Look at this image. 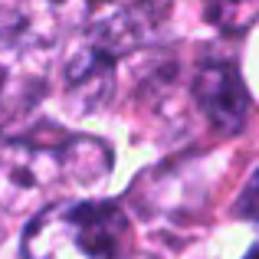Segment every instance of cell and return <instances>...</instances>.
<instances>
[{
	"instance_id": "cell-1",
	"label": "cell",
	"mask_w": 259,
	"mask_h": 259,
	"mask_svg": "<svg viewBox=\"0 0 259 259\" xmlns=\"http://www.w3.org/2000/svg\"><path fill=\"white\" fill-rule=\"evenodd\" d=\"M115 154L95 135H72L59 125H36L0 148V203L7 210L43 207L53 190L99 184L112 174Z\"/></svg>"
},
{
	"instance_id": "cell-2",
	"label": "cell",
	"mask_w": 259,
	"mask_h": 259,
	"mask_svg": "<svg viewBox=\"0 0 259 259\" xmlns=\"http://www.w3.org/2000/svg\"><path fill=\"white\" fill-rule=\"evenodd\" d=\"M23 259H132L128 217L108 200H63L39 207L20 243Z\"/></svg>"
},
{
	"instance_id": "cell-3",
	"label": "cell",
	"mask_w": 259,
	"mask_h": 259,
	"mask_svg": "<svg viewBox=\"0 0 259 259\" xmlns=\"http://www.w3.org/2000/svg\"><path fill=\"white\" fill-rule=\"evenodd\" d=\"M46 92V43L23 26L0 30V135L23 121Z\"/></svg>"
},
{
	"instance_id": "cell-4",
	"label": "cell",
	"mask_w": 259,
	"mask_h": 259,
	"mask_svg": "<svg viewBox=\"0 0 259 259\" xmlns=\"http://www.w3.org/2000/svg\"><path fill=\"white\" fill-rule=\"evenodd\" d=\"M194 102L210 128L220 135H240L249 121L253 102L233 63H203L194 76Z\"/></svg>"
},
{
	"instance_id": "cell-5",
	"label": "cell",
	"mask_w": 259,
	"mask_h": 259,
	"mask_svg": "<svg viewBox=\"0 0 259 259\" xmlns=\"http://www.w3.org/2000/svg\"><path fill=\"white\" fill-rule=\"evenodd\" d=\"M63 82H66V99L69 108H76L79 115H89L95 108H105L108 99L115 92V63L108 56H102L99 50L79 39L72 56L66 59L63 69Z\"/></svg>"
},
{
	"instance_id": "cell-6",
	"label": "cell",
	"mask_w": 259,
	"mask_h": 259,
	"mask_svg": "<svg viewBox=\"0 0 259 259\" xmlns=\"http://www.w3.org/2000/svg\"><path fill=\"white\" fill-rule=\"evenodd\" d=\"M203 17L220 33L236 36L259 20V0H203Z\"/></svg>"
},
{
	"instance_id": "cell-7",
	"label": "cell",
	"mask_w": 259,
	"mask_h": 259,
	"mask_svg": "<svg viewBox=\"0 0 259 259\" xmlns=\"http://www.w3.org/2000/svg\"><path fill=\"white\" fill-rule=\"evenodd\" d=\"M233 213L240 217V220L259 223V167L246 177V184H243L240 197H236V203H233Z\"/></svg>"
},
{
	"instance_id": "cell-8",
	"label": "cell",
	"mask_w": 259,
	"mask_h": 259,
	"mask_svg": "<svg viewBox=\"0 0 259 259\" xmlns=\"http://www.w3.org/2000/svg\"><path fill=\"white\" fill-rule=\"evenodd\" d=\"M246 259H259V246H253V249H249V253H246Z\"/></svg>"
}]
</instances>
